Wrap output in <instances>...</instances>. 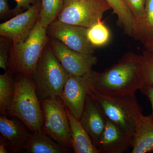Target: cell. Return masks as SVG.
I'll return each instance as SVG.
<instances>
[{
    "mask_svg": "<svg viewBox=\"0 0 153 153\" xmlns=\"http://www.w3.org/2000/svg\"><path fill=\"white\" fill-rule=\"evenodd\" d=\"M141 55L126 53L118 61L101 73L86 74L88 87L113 93L135 94L143 86L140 79Z\"/></svg>",
    "mask_w": 153,
    "mask_h": 153,
    "instance_id": "obj_1",
    "label": "cell"
},
{
    "mask_svg": "<svg viewBox=\"0 0 153 153\" xmlns=\"http://www.w3.org/2000/svg\"><path fill=\"white\" fill-rule=\"evenodd\" d=\"M87 93L99 105L107 119L133 137L136 123L143 109L135 94L113 93L88 86Z\"/></svg>",
    "mask_w": 153,
    "mask_h": 153,
    "instance_id": "obj_2",
    "label": "cell"
},
{
    "mask_svg": "<svg viewBox=\"0 0 153 153\" xmlns=\"http://www.w3.org/2000/svg\"><path fill=\"white\" fill-rule=\"evenodd\" d=\"M7 115L18 118L32 133L42 131L44 112L31 76L16 74L15 94Z\"/></svg>",
    "mask_w": 153,
    "mask_h": 153,
    "instance_id": "obj_3",
    "label": "cell"
},
{
    "mask_svg": "<svg viewBox=\"0 0 153 153\" xmlns=\"http://www.w3.org/2000/svg\"><path fill=\"white\" fill-rule=\"evenodd\" d=\"M70 76L55 57L48 43L31 76L40 101L60 97Z\"/></svg>",
    "mask_w": 153,
    "mask_h": 153,
    "instance_id": "obj_4",
    "label": "cell"
},
{
    "mask_svg": "<svg viewBox=\"0 0 153 153\" xmlns=\"http://www.w3.org/2000/svg\"><path fill=\"white\" fill-rule=\"evenodd\" d=\"M49 41L47 29L38 20L26 41L12 43L10 48L9 69L14 73L31 77Z\"/></svg>",
    "mask_w": 153,
    "mask_h": 153,
    "instance_id": "obj_5",
    "label": "cell"
},
{
    "mask_svg": "<svg viewBox=\"0 0 153 153\" xmlns=\"http://www.w3.org/2000/svg\"><path fill=\"white\" fill-rule=\"evenodd\" d=\"M44 115L42 131L61 146L72 150L71 129L66 106L60 97L41 100Z\"/></svg>",
    "mask_w": 153,
    "mask_h": 153,
    "instance_id": "obj_6",
    "label": "cell"
},
{
    "mask_svg": "<svg viewBox=\"0 0 153 153\" xmlns=\"http://www.w3.org/2000/svg\"><path fill=\"white\" fill-rule=\"evenodd\" d=\"M111 9L106 0H63V9L57 19L88 28L101 20L104 13Z\"/></svg>",
    "mask_w": 153,
    "mask_h": 153,
    "instance_id": "obj_7",
    "label": "cell"
},
{
    "mask_svg": "<svg viewBox=\"0 0 153 153\" xmlns=\"http://www.w3.org/2000/svg\"><path fill=\"white\" fill-rule=\"evenodd\" d=\"M88 28L66 24L56 19L47 29L50 39L60 41L72 50L85 54H92L94 47L87 36Z\"/></svg>",
    "mask_w": 153,
    "mask_h": 153,
    "instance_id": "obj_8",
    "label": "cell"
},
{
    "mask_svg": "<svg viewBox=\"0 0 153 153\" xmlns=\"http://www.w3.org/2000/svg\"><path fill=\"white\" fill-rule=\"evenodd\" d=\"M41 6V1L25 12L1 24V37L8 39L13 43L26 41L38 22Z\"/></svg>",
    "mask_w": 153,
    "mask_h": 153,
    "instance_id": "obj_9",
    "label": "cell"
},
{
    "mask_svg": "<svg viewBox=\"0 0 153 153\" xmlns=\"http://www.w3.org/2000/svg\"><path fill=\"white\" fill-rule=\"evenodd\" d=\"M49 43L55 57L71 76L87 74L97 63V58L92 54L76 52L55 39L49 38Z\"/></svg>",
    "mask_w": 153,
    "mask_h": 153,
    "instance_id": "obj_10",
    "label": "cell"
},
{
    "mask_svg": "<svg viewBox=\"0 0 153 153\" xmlns=\"http://www.w3.org/2000/svg\"><path fill=\"white\" fill-rule=\"evenodd\" d=\"M0 117V143L5 145L9 153L24 152L33 133L18 118Z\"/></svg>",
    "mask_w": 153,
    "mask_h": 153,
    "instance_id": "obj_11",
    "label": "cell"
},
{
    "mask_svg": "<svg viewBox=\"0 0 153 153\" xmlns=\"http://www.w3.org/2000/svg\"><path fill=\"white\" fill-rule=\"evenodd\" d=\"M87 91L86 74L80 76L70 75L60 96L65 106L79 120L84 109Z\"/></svg>",
    "mask_w": 153,
    "mask_h": 153,
    "instance_id": "obj_12",
    "label": "cell"
},
{
    "mask_svg": "<svg viewBox=\"0 0 153 153\" xmlns=\"http://www.w3.org/2000/svg\"><path fill=\"white\" fill-rule=\"evenodd\" d=\"M132 138L107 119L96 148L100 153H125L131 149Z\"/></svg>",
    "mask_w": 153,
    "mask_h": 153,
    "instance_id": "obj_13",
    "label": "cell"
},
{
    "mask_svg": "<svg viewBox=\"0 0 153 153\" xmlns=\"http://www.w3.org/2000/svg\"><path fill=\"white\" fill-rule=\"evenodd\" d=\"M107 121V119L99 105L87 93L79 121L96 147L104 131Z\"/></svg>",
    "mask_w": 153,
    "mask_h": 153,
    "instance_id": "obj_14",
    "label": "cell"
},
{
    "mask_svg": "<svg viewBox=\"0 0 153 153\" xmlns=\"http://www.w3.org/2000/svg\"><path fill=\"white\" fill-rule=\"evenodd\" d=\"M131 153L153 152V117L142 114L137 120L132 140Z\"/></svg>",
    "mask_w": 153,
    "mask_h": 153,
    "instance_id": "obj_15",
    "label": "cell"
},
{
    "mask_svg": "<svg viewBox=\"0 0 153 153\" xmlns=\"http://www.w3.org/2000/svg\"><path fill=\"white\" fill-rule=\"evenodd\" d=\"M71 129L72 150L75 153H100L79 120L73 115L66 107Z\"/></svg>",
    "mask_w": 153,
    "mask_h": 153,
    "instance_id": "obj_16",
    "label": "cell"
},
{
    "mask_svg": "<svg viewBox=\"0 0 153 153\" xmlns=\"http://www.w3.org/2000/svg\"><path fill=\"white\" fill-rule=\"evenodd\" d=\"M71 150L56 142L41 131L33 133L25 146L24 152L28 153H67Z\"/></svg>",
    "mask_w": 153,
    "mask_h": 153,
    "instance_id": "obj_17",
    "label": "cell"
},
{
    "mask_svg": "<svg viewBox=\"0 0 153 153\" xmlns=\"http://www.w3.org/2000/svg\"><path fill=\"white\" fill-rule=\"evenodd\" d=\"M8 69L0 75V113L7 115L10 108L15 94V76Z\"/></svg>",
    "mask_w": 153,
    "mask_h": 153,
    "instance_id": "obj_18",
    "label": "cell"
},
{
    "mask_svg": "<svg viewBox=\"0 0 153 153\" xmlns=\"http://www.w3.org/2000/svg\"><path fill=\"white\" fill-rule=\"evenodd\" d=\"M106 1L117 16L118 26L122 28L126 35L132 36L135 28L134 19L123 0Z\"/></svg>",
    "mask_w": 153,
    "mask_h": 153,
    "instance_id": "obj_19",
    "label": "cell"
},
{
    "mask_svg": "<svg viewBox=\"0 0 153 153\" xmlns=\"http://www.w3.org/2000/svg\"><path fill=\"white\" fill-rule=\"evenodd\" d=\"M132 37L144 45L153 37V0H146L144 18L134 30Z\"/></svg>",
    "mask_w": 153,
    "mask_h": 153,
    "instance_id": "obj_20",
    "label": "cell"
},
{
    "mask_svg": "<svg viewBox=\"0 0 153 153\" xmlns=\"http://www.w3.org/2000/svg\"><path fill=\"white\" fill-rule=\"evenodd\" d=\"M41 6L39 22L44 27L47 29L57 19L63 9V0H41Z\"/></svg>",
    "mask_w": 153,
    "mask_h": 153,
    "instance_id": "obj_21",
    "label": "cell"
},
{
    "mask_svg": "<svg viewBox=\"0 0 153 153\" xmlns=\"http://www.w3.org/2000/svg\"><path fill=\"white\" fill-rule=\"evenodd\" d=\"M87 36L90 44L95 47L106 45L110 39V32L104 22L99 20L90 27L88 28Z\"/></svg>",
    "mask_w": 153,
    "mask_h": 153,
    "instance_id": "obj_22",
    "label": "cell"
},
{
    "mask_svg": "<svg viewBox=\"0 0 153 153\" xmlns=\"http://www.w3.org/2000/svg\"><path fill=\"white\" fill-rule=\"evenodd\" d=\"M141 55L140 79L143 85H153V55L146 50Z\"/></svg>",
    "mask_w": 153,
    "mask_h": 153,
    "instance_id": "obj_23",
    "label": "cell"
},
{
    "mask_svg": "<svg viewBox=\"0 0 153 153\" xmlns=\"http://www.w3.org/2000/svg\"><path fill=\"white\" fill-rule=\"evenodd\" d=\"M123 1L131 12L134 19L135 30L137 26L141 23L144 18L146 0Z\"/></svg>",
    "mask_w": 153,
    "mask_h": 153,
    "instance_id": "obj_24",
    "label": "cell"
},
{
    "mask_svg": "<svg viewBox=\"0 0 153 153\" xmlns=\"http://www.w3.org/2000/svg\"><path fill=\"white\" fill-rule=\"evenodd\" d=\"M12 42L8 39L1 37L0 39V68L8 70L10 58V51Z\"/></svg>",
    "mask_w": 153,
    "mask_h": 153,
    "instance_id": "obj_25",
    "label": "cell"
},
{
    "mask_svg": "<svg viewBox=\"0 0 153 153\" xmlns=\"http://www.w3.org/2000/svg\"><path fill=\"white\" fill-rule=\"evenodd\" d=\"M16 3V6L12 10V14L16 15L22 13V11L27 10L41 0H14Z\"/></svg>",
    "mask_w": 153,
    "mask_h": 153,
    "instance_id": "obj_26",
    "label": "cell"
},
{
    "mask_svg": "<svg viewBox=\"0 0 153 153\" xmlns=\"http://www.w3.org/2000/svg\"><path fill=\"white\" fill-rule=\"evenodd\" d=\"M139 90L143 94L147 97L150 101L152 109V113L151 115L153 117V85H143Z\"/></svg>",
    "mask_w": 153,
    "mask_h": 153,
    "instance_id": "obj_27",
    "label": "cell"
},
{
    "mask_svg": "<svg viewBox=\"0 0 153 153\" xmlns=\"http://www.w3.org/2000/svg\"><path fill=\"white\" fill-rule=\"evenodd\" d=\"M12 13L8 0H0V17L1 19L9 14Z\"/></svg>",
    "mask_w": 153,
    "mask_h": 153,
    "instance_id": "obj_28",
    "label": "cell"
},
{
    "mask_svg": "<svg viewBox=\"0 0 153 153\" xmlns=\"http://www.w3.org/2000/svg\"><path fill=\"white\" fill-rule=\"evenodd\" d=\"M145 50L153 55V37L144 44Z\"/></svg>",
    "mask_w": 153,
    "mask_h": 153,
    "instance_id": "obj_29",
    "label": "cell"
},
{
    "mask_svg": "<svg viewBox=\"0 0 153 153\" xmlns=\"http://www.w3.org/2000/svg\"><path fill=\"white\" fill-rule=\"evenodd\" d=\"M8 153L9 152L7 146L4 144L0 143V153Z\"/></svg>",
    "mask_w": 153,
    "mask_h": 153,
    "instance_id": "obj_30",
    "label": "cell"
}]
</instances>
